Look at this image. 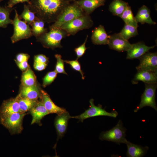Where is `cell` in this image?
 <instances>
[{"mask_svg": "<svg viewBox=\"0 0 157 157\" xmlns=\"http://www.w3.org/2000/svg\"><path fill=\"white\" fill-rule=\"evenodd\" d=\"M128 5L122 0H113L109 6V10L113 15L120 17Z\"/></svg>", "mask_w": 157, "mask_h": 157, "instance_id": "cell-24", "label": "cell"}, {"mask_svg": "<svg viewBox=\"0 0 157 157\" xmlns=\"http://www.w3.org/2000/svg\"><path fill=\"white\" fill-rule=\"evenodd\" d=\"M26 113H16L0 116L1 123L12 134L20 133L22 131V122Z\"/></svg>", "mask_w": 157, "mask_h": 157, "instance_id": "cell-6", "label": "cell"}, {"mask_svg": "<svg viewBox=\"0 0 157 157\" xmlns=\"http://www.w3.org/2000/svg\"><path fill=\"white\" fill-rule=\"evenodd\" d=\"M85 13L82 9L76 4L70 3L64 9L56 21L49 26V29L60 28L63 24Z\"/></svg>", "mask_w": 157, "mask_h": 157, "instance_id": "cell-3", "label": "cell"}, {"mask_svg": "<svg viewBox=\"0 0 157 157\" xmlns=\"http://www.w3.org/2000/svg\"><path fill=\"white\" fill-rule=\"evenodd\" d=\"M32 117L31 124H41V121L45 116L49 114L41 101H37L29 111Z\"/></svg>", "mask_w": 157, "mask_h": 157, "instance_id": "cell-19", "label": "cell"}, {"mask_svg": "<svg viewBox=\"0 0 157 157\" xmlns=\"http://www.w3.org/2000/svg\"><path fill=\"white\" fill-rule=\"evenodd\" d=\"M64 61L66 63L69 64L73 69L79 72L81 75L82 78L84 79V73L81 69L80 64L77 60H65Z\"/></svg>", "mask_w": 157, "mask_h": 157, "instance_id": "cell-33", "label": "cell"}, {"mask_svg": "<svg viewBox=\"0 0 157 157\" xmlns=\"http://www.w3.org/2000/svg\"><path fill=\"white\" fill-rule=\"evenodd\" d=\"M137 22L141 24L147 23L150 25H155L156 23L154 21L150 16V9L145 5H143L138 10L135 17Z\"/></svg>", "mask_w": 157, "mask_h": 157, "instance_id": "cell-22", "label": "cell"}, {"mask_svg": "<svg viewBox=\"0 0 157 157\" xmlns=\"http://www.w3.org/2000/svg\"><path fill=\"white\" fill-rule=\"evenodd\" d=\"M29 57V55L27 53H19L16 56L15 61L17 63L27 61Z\"/></svg>", "mask_w": 157, "mask_h": 157, "instance_id": "cell-35", "label": "cell"}, {"mask_svg": "<svg viewBox=\"0 0 157 157\" xmlns=\"http://www.w3.org/2000/svg\"><path fill=\"white\" fill-rule=\"evenodd\" d=\"M47 65V63L34 62V69L39 71H42L44 69Z\"/></svg>", "mask_w": 157, "mask_h": 157, "instance_id": "cell-38", "label": "cell"}, {"mask_svg": "<svg viewBox=\"0 0 157 157\" xmlns=\"http://www.w3.org/2000/svg\"><path fill=\"white\" fill-rule=\"evenodd\" d=\"M17 63L18 66L22 70L24 71L28 68V64L27 61Z\"/></svg>", "mask_w": 157, "mask_h": 157, "instance_id": "cell-39", "label": "cell"}, {"mask_svg": "<svg viewBox=\"0 0 157 157\" xmlns=\"http://www.w3.org/2000/svg\"><path fill=\"white\" fill-rule=\"evenodd\" d=\"M15 7L9 8L7 6H0V27L5 28L10 24H12L13 20L10 17V14Z\"/></svg>", "mask_w": 157, "mask_h": 157, "instance_id": "cell-23", "label": "cell"}, {"mask_svg": "<svg viewBox=\"0 0 157 157\" xmlns=\"http://www.w3.org/2000/svg\"><path fill=\"white\" fill-rule=\"evenodd\" d=\"M55 56L57 60L55 70L56 72L57 73H63L67 74L65 69L64 61L62 59L61 55L56 54L55 55Z\"/></svg>", "mask_w": 157, "mask_h": 157, "instance_id": "cell-31", "label": "cell"}, {"mask_svg": "<svg viewBox=\"0 0 157 157\" xmlns=\"http://www.w3.org/2000/svg\"><path fill=\"white\" fill-rule=\"evenodd\" d=\"M70 2L66 0H30L28 4L36 16L45 23H54Z\"/></svg>", "mask_w": 157, "mask_h": 157, "instance_id": "cell-1", "label": "cell"}, {"mask_svg": "<svg viewBox=\"0 0 157 157\" xmlns=\"http://www.w3.org/2000/svg\"><path fill=\"white\" fill-rule=\"evenodd\" d=\"M48 59L45 55L40 54L36 55L34 57V62L47 63Z\"/></svg>", "mask_w": 157, "mask_h": 157, "instance_id": "cell-36", "label": "cell"}, {"mask_svg": "<svg viewBox=\"0 0 157 157\" xmlns=\"http://www.w3.org/2000/svg\"><path fill=\"white\" fill-rule=\"evenodd\" d=\"M45 33L36 38L37 41L40 42L45 47L54 49L62 47L61 42L62 39L67 36L68 33L60 28L49 29Z\"/></svg>", "mask_w": 157, "mask_h": 157, "instance_id": "cell-2", "label": "cell"}, {"mask_svg": "<svg viewBox=\"0 0 157 157\" xmlns=\"http://www.w3.org/2000/svg\"><path fill=\"white\" fill-rule=\"evenodd\" d=\"M125 144L127 147L126 155L128 157H143L147 153L149 148L147 146L142 147L133 144L128 141Z\"/></svg>", "mask_w": 157, "mask_h": 157, "instance_id": "cell-21", "label": "cell"}, {"mask_svg": "<svg viewBox=\"0 0 157 157\" xmlns=\"http://www.w3.org/2000/svg\"><path fill=\"white\" fill-rule=\"evenodd\" d=\"M109 38V35H108L104 27L102 25H99L92 31L91 40L94 44H108Z\"/></svg>", "mask_w": 157, "mask_h": 157, "instance_id": "cell-17", "label": "cell"}, {"mask_svg": "<svg viewBox=\"0 0 157 157\" xmlns=\"http://www.w3.org/2000/svg\"><path fill=\"white\" fill-rule=\"evenodd\" d=\"M66 0L70 2L73 1L74 0Z\"/></svg>", "mask_w": 157, "mask_h": 157, "instance_id": "cell-40", "label": "cell"}, {"mask_svg": "<svg viewBox=\"0 0 157 157\" xmlns=\"http://www.w3.org/2000/svg\"><path fill=\"white\" fill-rule=\"evenodd\" d=\"M126 24L138 28V23L133 15L131 8L128 5L120 17Z\"/></svg>", "mask_w": 157, "mask_h": 157, "instance_id": "cell-27", "label": "cell"}, {"mask_svg": "<svg viewBox=\"0 0 157 157\" xmlns=\"http://www.w3.org/2000/svg\"><path fill=\"white\" fill-rule=\"evenodd\" d=\"M45 23L43 20L36 16L35 20L30 25L33 36L36 38L48 31L47 29L44 28Z\"/></svg>", "mask_w": 157, "mask_h": 157, "instance_id": "cell-25", "label": "cell"}, {"mask_svg": "<svg viewBox=\"0 0 157 157\" xmlns=\"http://www.w3.org/2000/svg\"><path fill=\"white\" fill-rule=\"evenodd\" d=\"M35 14L30 8L28 5L25 4L24 6L23 11L19 15L21 19H23L25 22L30 25L35 20L36 16Z\"/></svg>", "mask_w": 157, "mask_h": 157, "instance_id": "cell-30", "label": "cell"}, {"mask_svg": "<svg viewBox=\"0 0 157 157\" xmlns=\"http://www.w3.org/2000/svg\"><path fill=\"white\" fill-rule=\"evenodd\" d=\"M93 25V22L89 15L85 14L62 25L60 28L69 35H74L80 31L88 29Z\"/></svg>", "mask_w": 157, "mask_h": 157, "instance_id": "cell-5", "label": "cell"}, {"mask_svg": "<svg viewBox=\"0 0 157 157\" xmlns=\"http://www.w3.org/2000/svg\"><path fill=\"white\" fill-rule=\"evenodd\" d=\"M139 81L149 84L156 83L157 72L144 70H138L134 78L132 81V83L136 84Z\"/></svg>", "mask_w": 157, "mask_h": 157, "instance_id": "cell-15", "label": "cell"}, {"mask_svg": "<svg viewBox=\"0 0 157 157\" xmlns=\"http://www.w3.org/2000/svg\"><path fill=\"white\" fill-rule=\"evenodd\" d=\"M41 94V90L35 84L31 86H22L19 95L31 99L37 100L40 98Z\"/></svg>", "mask_w": 157, "mask_h": 157, "instance_id": "cell-20", "label": "cell"}, {"mask_svg": "<svg viewBox=\"0 0 157 157\" xmlns=\"http://www.w3.org/2000/svg\"><path fill=\"white\" fill-rule=\"evenodd\" d=\"M21 113L18 101L16 97L4 101L0 108V116Z\"/></svg>", "mask_w": 157, "mask_h": 157, "instance_id": "cell-18", "label": "cell"}, {"mask_svg": "<svg viewBox=\"0 0 157 157\" xmlns=\"http://www.w3.org/2000/svg\"><path fill=\"white\" fill-rule=\"evenodd\" d=\"M139 65L136 67L137 70H147L157 72V53L148 51L138 58Z\"/></svg>", "mask_w": 157, "mask_h": 157, "instance_id": "cell-10", "label": "cell"}, {"mask_svg": "<svg viewBox=\"0 0 157 157\" xmlns=\"http://www.w3.org/2000/svg\"><path fill=\"white\" fill-rule=\"evenodd\" d=\"M137 27L125 24L124 26L119 33L124 39L128 40L130 38L138 34Z\"/></svg>", "mask_w": 157, "mask_h": 157, "instance_id": "cell-29", "label": "cell"}, {"mask_svg": "<svg viewBox=\"0 0 157 157\" xmlns=\"http://www.w3.org/2000/svg\"><path fill=\"white\" fill-rule=\"evenodd\" d=\"M15 16L12 24L14 32L10 39L13 43L23 39H28L33 35L30 25L19 18L17 11L15 9Z\"/></svg>", "mask_w": 157, "mask_h": 157, "instance_id": "cell-4", "label": "cell"}, {"mask_svg": "<svg viewBox=\"0 0 157 157\" xmlns=\"http://www.w3.org/2000/svg\"><path fill=\"white\" fill-rule=\"evenodd\" d=\"M57 74V73L55 71L48 72L43 78V86L46 87L51 84L56 78Z\"/></svg>", "mask_w": 157, "mask_h": 157, "instance_id": "cell-32", "label": "cell"}, {"mask_svg": "<svg viewBox=\"0 0 157 157\" xmlns=\"http://www.w3.org/2000/svg\"><path fill=\"white\" fill-rule=\"evenodd\" d=\"M89 102L90 107L88 109L78 116H71V118L78 119L81 122H83L85 119L94 117L105 116L116 117L118 115V113L115 110L108 112L101 107L95 106L93 99H91Z\"/></svg>", "mask_w": 157, "mask_h": 157, "instance_id": "cell-8", "label": "cell"}, {"mask_svg": "<svg viewBox=\"0 0 157 157\" xmlns=\"http://www.w3.org/2000/svg\"><path fill=\"white\" fill-rule=\"evenodd\" d=\"M108 44L110 49L120 52L127 51L131 44L118 33L109 35Z\"/></svg>", "mask_w": 157, "mask_h": 157, "instance_id": "cell-11", "label": "cell"}, {"mask_svg": "<svg viewBox=\"0 0 157 157\" xmlns=\"http://www.w3.org/2000/svg\"><path fill=\"white\" fill-rule=\"evenodd\" d=\"M40 98L41 101L49 114L56 113L58 115L66 111L65 109L56 105L52 100L49 94L43 90H41Z\"/></svg>", "mask_w": 157, "mask_h": 157, "instance_id": "cell-16", "label": "cell"}, {"mask_svg": "<svg viewBox=\"0 0 157 157\" xmlns=\"http://www.w3.org/2000/svg\"><path fill=\"white\" fill-rule=\"evenodd\" d=\"M3 0H0V3Z\"/></svg>", "mask_w": 157, "mask_h": 157, "instance_id": "cell-41", "label": "cell"}, {"mask_svg": "<svg viewBox=\"0 0 157 157\" xmlns=\"http://www.w3.org/2000/svg\"><path fill=\"white\" fill-rule=\"evenodd\" d=\"M126 130L123 126L122 121L120 120L112 129L102 132L99 138L101 140L111 141L119 144L121 143L125 144L127 141L125 138Z\"/></svg>", "mask_w": 157, "mask_h": 157, "instance_id": "cell-7", "label": "cell"}, {"mask_svg": "<svg viewBox=\"0 0 157 157\" xmlns=\"http://www.w3.org/2000/svg\"><path fill=\"white\" fill-rule=\"evenodd\" d=\"M71 117L69 113L66 111L58 115L56 117L54 124L58 138H62L64 136L67 130L68 121Z\"/></svg>", "mask_w": 157, "mask_h": 157, "instance_id": "cell-13", "label": "cell"}, {"mask_svg": "<svg viewBox=\"0 0 157 157\" xmlns=\"http://www.w3.org/2000/svg\"><path fill=\"white\" fill-rule=\"evenodd\" d=\"M87 35L84 42L81 45L75 48L74 51L77 56V60L82 57L84 54L87 48L86 47L85 44L88 38Z\"/></svg>", "mask_w": 157, "mask_h": 157, "instance_id": "cell-34", "label": "cell"}, {"mask_svg": "<svg viewBox=\"0 0 157 157\" xmlns=\"http://www.w3.org/2000/svg\"><path fill=\"white\" fill-rule=\"evenodd\" d=\"M106 0H74L86 14L90 15L96 8L104 5Z\"/></svg>", "mask_w": 157, "mask_h": 157, "instance_id": "cell-14", "label": "cell"}, {"mask_svg": "<svg viewBox=\"0 0 157 157\" xmlns=\"http://www.w3.org/2000/svg\"><path fill=\"white\" fill-rule=\"evenodd\" d=\"M157 85L156 83L149 84L145 83V89L141 97L140 103L134 112H136L145 106H150L157 111L155 101V94Z\"/></svg>", "mask_w": 157, "mask_h": 157, "instance_id": "cell-9", "label": "cell"}, {"mask_svg": "<svg viewBox=\"0 0 157 157\" xmlns=\"http://www.w3.org/2000/svg\"><path fill=\"white\" fill-rule=\"evenodd\" d=\"M16 97L18 101L21 113H26L29 111L38 101L22 97L19 94Z\"/></svg>", "mask_w": 157, "mask_h": 157, "instance_id": "cell-26", "label": "cell"}, {"mask_svg": "<svg viewBox=\"0 0 157 157\" xmlns=\"http://www.w3.org/2000/svg\"><path fill=\"white\" fill-rule=\"evenodd\" d=\"M21 81L23 86H31L35 84L36 77L30 68H28L23 74Z\"/></svg>", "mask_w": 157, "mask_h": 157, "instance_id": "cell-28", "label": "cell"}, {"mask_svg": "<svg viewBox=\"0 0 157 157\" xmlns=\"http://www.w3.org/2000/svg\"><path fill=\"white\" fill-rule=\"evenodd\" d=\"M155 46H148L142 42L131 44L127 51L126 59H133L138 58L142 55L149 51L151 49L154 48Z\"/></svg>", "mask_w": 157, "mask_h": 157, "instance_id": "cell-12", "label": "cell"}, {"mask_svg": "<svg viewBox=\"0 0 157 157\" xmlns=\"http://www.w3.org/2000/svg\"><path fill=\"white\" fill-rule=\"evenodd\" d=\"M30 0H9L7 3L8 7L13 8L15 5L19 3L27 2L28 4L30 3Z\"/></svg>", "mask_w": 157, "mask_h": 157, "instance_id": "cell-37", "label": "cell"}]
</instances>
